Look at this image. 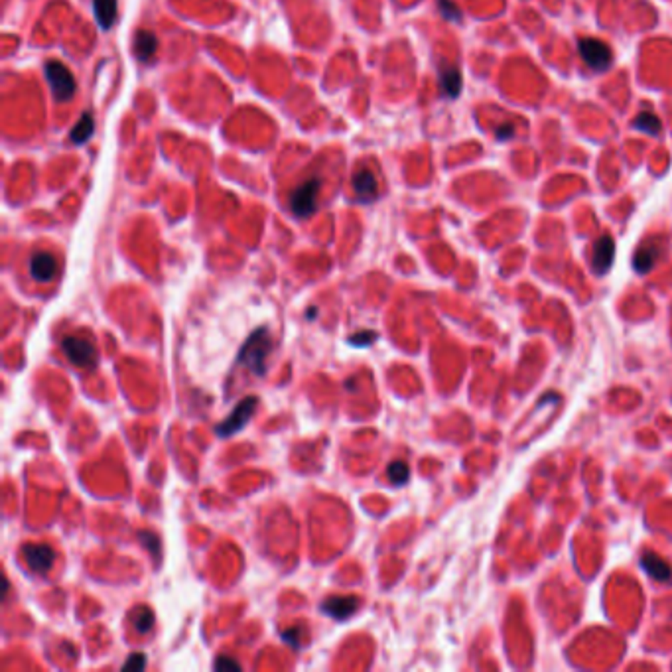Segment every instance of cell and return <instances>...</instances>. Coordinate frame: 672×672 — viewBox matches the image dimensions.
Listing matches in <instances>:
<instances>
[{
    "label": "cell",
    "instance_id": "7402d4cb",
    "mask_svg": "<svg viewBox=\"0 0 672 672\" xmlns=\"http://www.w3.org/2000/svg\"><path fill=\"white\" fill-rule=\"evenodd\" d=\"M215 668H221V671H239L241 664L231 661L227 656H219V659L215 661Z\"/></svg>",
    "mask_w": 672,
    "mask_h": 672
},
{
    "label": "cell",
    "instance_id": "9a60e30c",
    "mask_svg": "<svg viewBox=\"0 0 672 672\" xmlns=\"http://www.w3.org/2000/svg\"><path fill=\"white\" fill-rule=\"evenodd\" d=\"M440 83H442L444 93L448 97H458L461 91V75L456 67H446L440 71Z\"/></svg>",
    "mask_w": 672,
    "mask_h": 672
},
{
    "label": "cell",
    "instance_id": "44dd1931",
    "mask_svg": "<svg viewBox=\"0 0 672 672\" xmlns=\"http://www.w3.org/2000/svg\"><path fill=\"white\" fill-rule=\"evenodd\" d=\"M438 6H440V12L444 14V18H448V20H460V10L458 6L450 2V0H438Z\"/></svg>",
    "mask_w": 672,
    "mask_h": 672
},
{
    "label": "cell",
    "instance_id": "d4e9b609",
    "mask_svg": "<svg viewBox=\"0 0 672 672\" xmlns=\"http://www.w3.org/2000/svg\"><path fill=\"white\" fill-rule=\"evenodd\" d=\"M513 133H514L513 124H503V126H499V128H497V138L505 141V138L513 136Z\"/></svg>",
    "mask_w": 672,
    "mask_h": 672
},
{
    "label": "cell",
    "instance_id": "ffe728a7",
    "mask_svg": "<svg viewBox=\"0 0 672 672\" xmlns=\"http://www.w3.org/2000/svg\"><path fill=\"white\" fill-rule=\"evenodd\" d=\"M152 623H154V617H152V613L148 610H142L138 613V617L134 621V627L136 631H141V633H148L152 627Z\"/></svg>",
    "mask_w": 672,
    "mask_h": 672
},
{
    "label": "cell",
    "instance_id": "2e32d148",
    "mask_svg": "<svg viewBox=\"0 0 672 672\" xmlns=\"http://www.w3.org/2000/svg\"><path fill=\"white\" fill-rule=\"evenodd\" d=\"M156 48H158V40H156V35L150 34V32H138L136 35V42H134V50H136V55L141 57V60H150L152 55L156 53Z\"/></svg>",
    "mask_w": 672,
    "mask_h": 672
},
{
    "label": "cell",
    "instance_id": "4fadbf2b",
    "mask_svg": "<svg viewBox=\"0 0 672 672\" xmlns=\"http://www.w3.org/2000/svg\"><path fill=\"white\" fill-rule=\"evenodd\" d=\"M353 187L357 195L365 199V202H369L373 199L375 195H377V180L373 176L369 170H359L353 177Z\"/></svg>",
    "mask_w": 672,
    "mask_h": 672
},
{
    "label": "cell",
    "instance_id": "5bb4252c",
    "mask_svg": "<svg viewBox=\"0 0 672 672\" xmlns=\"http://www.w3.org/2000/svg\"><path fill=\"white\" fill-rule=\"evenodd\" d=\"M656 255H659V248L655 245H643V247L639 248L637 253H635V257H633V266H635V270L637 272H649L653 265H655Z\"/></svg>",
    "mask_w": 672,
    "mask_h": 672
},
{
    "label": "cell",
    "instance_id": "cb8c5ba5",
    "mask_svg": "<svg viewBox=\"0 0 672 672\" xmlns=\"http://www.w3.org/2000/svg\"><path fill=\"white\" fill-rule=\"evenodd\" d=\"M365 339H375V334H357V336L349 337V341L353 345H369V341H365Z\"/></svg>",
    "mask_w": 672,
    "mask_h": 672
},
{
    "label": "cell",
    "instance_id": "30bf717a",
    "mask_svg": "<svg viewBox=\"0 0 672 672\" xmlns=\"http://www.w3.org/2000/svg\"><path fill=\"white\" fill-rule=\"evenodd\" d=\"M641 566L651 578H655L659 582H668L672 580V568L664 562L663 558L656 556L655 552H645L641 558Z\"/></svg>",
    "mask_w": 672,
    "mask_h": 672
},
{
    "label": "cell",
    "instance_id": "9c48e42d",
    "mask_svg": "<svg viewBox=\"0 0 672 672\" xmlns=\"http://www.w3.org/2000/svg\"><path fill=\"white\" fill-rule=\"evenodd\" d=\"M57 272V263L50 253H35L30 260V275L38 282H50Z\"/></svg>",
    "mask_w": 672,
    "mask_h": 672
},
{
    "label": "cell",
    "instance_id": "d6986e66",
    "mask_svg": "<svg viewBox=\"0 0 672 672\" xmlns=\"http://www.w3.org/2000/svg\"><path fill=\"white\" fill-rule=\"evenodd\" d=\"M387 473H389V479L395 485H402L410 478V471H408V466L404 461H392L389 469H387Z\"/></svg>",
    "mask_w": 672,
    "mask_h": 672
},
{
    "label": "cell",
    "instance_id": "603a6c76",
    "mask_svg": "<svg viewBox=\"0 0 672 672\" xmlns=\"http://www.w3.org/2000/svg\"><path fill=\"white\" fill-rule=\"evenodd\" d=\"M146 664V659L144 655H133L131 656V661L128 663H124L123 671H136V668H142Z\"/></svg>",
    "mask_w": 672,
    "mask_h": 672
},
{
    "label": "cell",
    "instance_id": "ba28073f",
    "mask_svg": "<svg viewBox=\"0 0 672 672\" xmlns=\"http://www.w3.org/2000/svg\"><path fill=\"white\" fill-rule=\"evenodd\" d=\"M615 258V241L610 235H603L593 243L592 248V266L595 275H605L613 265Z\"/></svg>",
    "mask_w": 672,
    "mask_h": 672
},
{
    "label": "cell",
    "instance_id": "3957f363",
    "mask_svg": "<svg viewBox=\"0 0 672 672\" xmlns=\"http://www.w3.org/2000/svg\"><path fill=\"white\" fill-rule=\"evenodd\" d=\"M45 77L50 81V87L55 101H70L75 93V79L63 63L50 62L45 65Z\"/></svg>",
    "mask_w": 672,
    "mask_h": 672
},
{
    "label": "cell",
    "instance_id": "7c38bea8",
    "mask_svg": "<svg viewBox=\"0 0 672 672\" xmlns=\"http://www.w3.org/2000/svg\"><path fill=\"white\" fill-rule=\"evenodd\" d=\"M93 10L97 18L99 26L111 28L115 24L116 12H119V0H93Z\"/></svg>",
    "mask_w": 672,
    "mask_h": 672
},
{
    "label": "cell",
    "instance_id": "7a4b0ae2",
    "mask_svg": "<svg viewBox=\"0 0 672 672\" xmlns=\"http://www.w3.org/2000/svg\"><path fill=\"white\" fill-rule=\"evenodd\" d=\"M319 186H321L319 177H310L294 189L292 195H290V209L294 211V215L310 217L312 213L316 211Z\"/></svg>",
    "mask_w": 672,
    "mask_h": 672
},
{
    "label": "cell",
    "instance_id": "277c9868",
    "mask_svg": "<svg viewBox=\"0 0 672 672\" xmlns=\"http://www.w3.org/2000/svg\"><path fill=\"white\" fill-rule=\"evenodd\" d=\"M578 48H580V55L584 57V62L592 70L605 71L611 65L613 55H611L610 45L603 44L602 40H597V38H582L578 42Z\"/></svg>",
    "mask_w": 672,
    "mask_h": 672
},
{
    "label": "cell",
    "instance_id": "8992f818",
    "mask_svg": "<svg viewBox=\"0 0 672 672\" xmlns=\"http://www.w3.org/2000/svg\"><path fill=\"white\" fill-rule=\"evenodd\" d=\"M255 408H257V398L255 397L243 398L239 404H237V408H235V410H233V412L225 418V422H223L221 426H217V428H215L217 434L227 438V436H231V434L239 432L241 428H243V426L247 424L248 420H250V416H253V412H255Z\"/></svg>",
    "mask_w": 672,
    "mask_h": 672
},
{
    "label": "cell",
    "instance_id": "8fae6325",
    "mask_svg": "<svg viewBox=\"0 0 672 672\" xmlns=\"http://www.w3.org/2000/svg\"><path fill=\"white\" fill-rule=\"evenodd\" d=\"M357 597H329L321 603V610L326 611L328 615L336 617V619H345L349 615H353V611L357 610Z\"/></svg>",
    "mask_w": 672,
    "mask_h": 672
},
{
    "label": "cell",
    "instance_id": "52a82bcc",
    "mask_svg": "<svg viewBox=\"0 0 672 672\" xmlns=\"http://www.w3.org/2000/svg\"><path fill=\"white\" fill-rule=\"evenodd\" d=\"M22 552L26 558L28 568L35 574H45L53 566L55 552L48 544H26Z\"/></svg>",
    "mask_w": 672,
    "mask_h": 672
},
{
    "label": "cell",
    "instance_id": "5b68a950",
    "mask_svg": "<svg viewBox=\"0 0 672 672\" xmlns=\"http://www.w3.org/2000/svg\"><path fill=\"white\" fill-rule=\"evenodd\" d=\"M62 349L73 365L83 367V369L93 367L95 361H97V349H95V345L87 341V339H83V337H65L62 341Z\"/></svg>",
    "mask_w": 672,
    "mask_h": 672
},
{
    "label": "cell",
    "instance_id": "ac0fdd59",
    "mask_svg": "<svg viewBox=\"0 0 672 672\" xmlns=\"http://www.w3.org/2000/svg\"><path fill=\"white\" fill-rule=\"evenodd\" d=\"M635 126H637L639 131H645L649 134H656L661 131V119L653 113H641V115L635 119Z\"/></svg>",
    "mask_w": 672,
    "mask_h": 672
},
{
    "label": "cell",
    "instance_id": "6da1fadb",
    "mask_svg": "<svg viewBox=\"0 0 672 672\" xmlns=\"http://www.w3.org/2000/svg\"><path fill=\"white\" fill-rule=\"evenodd\" d=\"M270 353V336L266 329H257L253 336L248 337V341L243 345L239 353V363L243 367H247L248 371L255 375H263L266 371V357Z\"/></svg>",
    "mask_w": 672,
    "mask_h": 672
},
{
    "label": "cell",
    "instance_id": "e0dca14e",
    "mask_svg": "<svg viewBox=\"0 0 672 672\" xmlns=\"http://www.w3.org/2000/svg\"><path fill=\"white\" fill-rule=\"evenodd\" d=\"M93 128H95V124H93V116L85 113V115L81 116L79 123L75 124V128L71 131V142H75V144H83L85 141H89V136L93 134Z\"/></svg>",
    "mask_w": 672,
    "mask_h": 672
}]
</instances>
